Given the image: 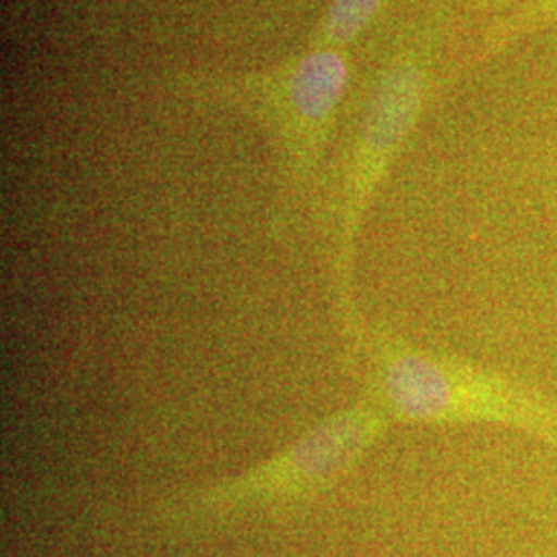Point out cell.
<instances>
[{
	"label": "cell",
	"mask_w": 557,
	"mask_h": 557,
	"mask_svg": "<svg viewBox=\"0 0 557 557\" xmlns=\"http://www.w3.org/2000/svg\"><path fill=\"white\" fill-rule=\"evenodd\" d=\"M450 27L453 13L444 0L425 2L398 27L341 163L331 202V275L341 317L356 338L366 326L354 287L361 225L432 98Z\"/></svg>",
	"instance_id": "6da1fadb"
},
{
	"label": "cell",
	"mask_w": 557,
	"mask_h": 557,
	"mask_svg": "<svg viewBox=\"0 0 557 557\" xmlns=\"http://www.w3.org/2000/svg\"><path fill=\"white\" fill-rule=\"evenodd\" d=\"M366 391L393 423L494 425L557 448V398L478 361L421 347L366 324L358 341Z\"/></svg>",
	"instance_id": "7a4b0ae2"
},
{
	"label": "cell",
	"mask_w": 557,
	"mask_h": 557,
	"mask_svg": "<svg viewBox=\"0 0 557 557\" xmlns=\"http://www.w3.org/2000/svg\"><path fill=\"white\" fill-rule=\"evenodd\" d=\"M349 75V50L308 46L259 71H178L170 83L182 98L238 112L267 131L277 147L289 199L298 200L319 174Z\"/></svg>",
	"instance_id": "3957f363"
},
{
	"label": "cell",
	"mask_w": 557,
	"mask_h": 557,
	"mask_svg": "<svg viewBox=\"0 0 557 557\" xmlns=\"http://www.w3.org/2000/svg\"><path fill=\"white\" fill-rule=\"evenodd\" d=\"M393 425L374 398L361 395L252 469L188 492L176 499L174 512L223 517L248 506L319 494L351 473Z\"/></svg>",
	"instance_id": "277c9868"
},
{
	"label": "cell",
	"mask_w": 557,
	"mask_h": 557,
	"mask_svg": "<svg viewBox=\"0 0 557 557\" xmlns=\"http://www.w3.org/2000/svg\"><path fill=\"white\" fill-rule=\"evenodd\" d=\"M552 25H557V0H520L517 7L485 27L475 60L492 59Z\"/></svg>",
	"instance_id": "5b68a950"
},
{
	"label": "cell",
	"mask_w": 557,
	"mask_h": 557,
	"mask_svg": "<svg viewBox=\"0 0 557 557\" xmlns=\"http://www.w3.org/2000/svg\"><path fill=\"white\" fill-rule=\"evenodd\" d=\"M483 7L490 11V15L508 13L512 7H517V0H483Z\"/></svg>",
	"instance_id": "8992f818"
}]
</instances>
